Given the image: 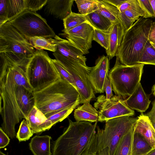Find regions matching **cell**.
<instances>
[{
	"mask_svg": "<svg viewBox=\"0 0 155 155\" xmlns=\"http://www.w3.org/2000/svg\"><path fill=\"white\" fill-rule=\"evenodd\" d=\"M134 132L142 135L151 147L155 148V129L148 117L143 113L138 117Z\"/></svg>",
	"mask_w": 155,
	"mask_h": 155,
	"instance_id": "obj_17",
	"label": "cell"
},
{
	"mask_svg": "<svg viewBox=\"0 0 155 155\" xmlns=\"http://www.w3.org/2000/svg\"><path fill=\"white\" fill-rule=\"evenodd\" d=\"M150 95L145 92L140 83L133 93L124 101L129 108L142 113L149 107L151 102Z\"/></svg>",
	"mask_w": 155,
	"mask_h": 155,
	"instance_id": "obj_15",
	"label": "cell"
},
{
	"mask_svg": "<svg viewBox=\"0 0 155 155\" xmlns=\"http://www.w3.org/2000/svg\"><path fill=\"white\" fill-rule=\"evenodd\" d=\"M81 155H95L94 154L89 151L88 148Z\"/></svg>",
	"mask_w": 155,
	"mask_h": 155,
	"instance_id": "obj_44",
	"label": "cell"
},
{
	"mask_svg": "<svg viewBox=\"0 0 155 155\" xmlns=\"http://www.w3.org/2000/svg\"><path fill=\"white\" fill-rule=\"evenodd\" d=\"M6 8L8 22L27 10L26 0H6Z\"/></svg>",
	"mask_w": 155,
	"mask_h": 155,
	"instance_id": "obj_24",
	"label": "cell"
},
{
	"mask_svg": "<svg viewBox=\"0 0 155 155\" xmlns=\"http://www.w3.org/2000/svg\"><path fill=\"white\" fill-rule=\"evenodd\" d=\"M126 31L124 24L120 21L113 24L109 32V47L108 50H106L109 60L116 56Z\"/></svg>",
	"mask_w": 155,
	"mask_h": 155,
	"instance_id": "obj_16",
	"label": "cell"
},
{
	"mask_svg": "<svg viewBox=\"0 0 155 155\" xmlns=\"http://www.w3.org/2000/svg\"><path fill=\"white\" fill-rule=\"evenodd\" d=\"M150 42L153 48L155 49V43H153L151 42Z\"/></svg>",
	"mask_w": 155,
	"mask_h": 155,
	"instance_id": "obj_48",
	"label": "cell"
},
{
	"mask_svg": "<svg viewBox=\"0 0 155 155\" xmlns=\"http://www.w3.org/2000/svg\"><path fill=\"white\" fill-rule=\"evenodd\" d=\"M119 19L124 24L126 31L130 28L134 24L125 14L124 12L120 13Z\"/></svg>",
	"mask_w": 155,
	"mask_h": 155,
	"instance_id": "obj_39",
	"label": "cell"
},
{
	"mask_svg": "<svg viewBox=\"0 0 155 155\" xmlns=\"http://www.w3.org/2000/svg\"><path fill=\"white\" fill-rule=\"evenodd\" d=\"M153 21L140 17L125 32L116 55L122 64H139L148 37Z\"/></svg>",
	"mask_w": 155,
	"mask_h": 155,
	"instance_id": "obj_6",
	"label": "cell"
},
{
	"mask_svg": "<svg viewBox=\"0 0 155 155\" xmlns=\"http://www.w3.org/2000/svg\"><path fill=\"white\" fill-rule=\"evenodd\" d=\"M147 155H155V148L153 149Z\"/></svg>",
	"mask_w": 155,
	"mask_h": 155,
	"instance_id": "obj_46",
	"label": "cell"
},
{
	"mask_svg": "<svg viewBox=\"0 0 155 155\" xmlns=\"http://www.w3.org/2000/svg\"><path fill=\"white\" fill-rule=\"evenodd\" d=\"M109 68V58L104 55L99 57L96 60L95 65L91 67L89 79L94 92H104V84L108 78Z\"/></svg>",
	"mask_w": 155,
	"mask_h": 155,
	"instance_id": "obj_13",
	"label": "cell"
},
{
	"mask_svg": "<svg viewBox=\"0 0 155 155\" xmlns=\"http://www.w3.org/2000/svg\"><path fill=\"white\" fill-rule=\"evenodd\" d=\"M97 4L98 12L113 24L120 21V12L118 8L103 0H97Z\"/></svg>",
	"mask_w": 155,
	"mask_h": 155,
	"instance_id": "obj_23",
	"label": "cell"
},
{
	"mask_svg": "<svg viewBox=\"0 0 155 155\" xmlns=\"http://www.w3.org/2000/svg\"><path fill=\"white\" fill-rule=\"evenodd\" d=\"M153 149L142 135L134 133L131 155H147Z\"/></svg>",
	"mask_w": 155,
	"mask_h": 155,
	"instance_id": "obj_22",
	"label": "cell"
},
{
	"mask_svg": "<svg viewBox=\"0 0 155 155\" xmlns=\"http://www.w3.org/2000/svg\"><path fill=\"white\" fill-rule=\"evenodd\" d=\"M123 12L134 23L135 21H137L140 17V16L136 13L129 10H126Z\"/></svg>",
	"mask_w": 155,
	"mask_h": 155,
	"instance_id": "obj_41",
	"label": "cell"
},
{
	"mask_svg": "<svg viewBox=\"0 0 155 155\" xmlns=\"http://www.w3.org/2000/svg\"><path fill=\"white\" fill-rule=\"evenodd\" d=\"M120 13L129 10L134 12L144 18H150L139 0H126L118 8Z\"/></svg>",
	"mask_w": 155,
	"mask_h": 155,
	"instance_id": "obj_25",
	"label": "cell"
},
{
	"mask_svg": "<svg viewBox=\"0 0 155 155\" xmlns=\"http://www.w3.org/2000/svg\"><path fill=\"white\" fill-rule=\"evenodd\" d=\"M137 119L122 116L106 121L103 129L97 126L89 146L90 150L96 155H114L122 137L134 127Z\"/></svg>",
	"mask_w": 155,
	"mask_h": 155,
	"instance_id": "obj_4",
	"label": "cell"
},
{
	"mask_svg": "<svg viewBox=\"0 0 155 155\" xmlns=\"http://www.w3.org/2000/svg\"><path fill=\"white\" fill-rule=\"evenodd\" d=\"M36 50L28 40L7 22L0 26V56L6 62L17 65L25 71Z\"/></svg>",
	"mask_w": 155,
	"mask_h": 155,
	"instance_id": "obj_5",
	"label": "cell"
},
{
	"mask_svg": "<svg viewBox=\"0 0 155 155\" xmlns=\"http://www.w3.org/2000/svg\"><path fill=\"white\" fill-rule=\"evenodd\" d=\"M79 104H74L48 117L47 118L48 122L52 127L57 123L62 121L67 117Z\"/></svg>",
	"mask_w": 155,
	"mask_h": 155,
	"instance_id": "obj_31",
	"label": "cell"
},
{
	"mask_svg": "<svg viewBox=\"0 0 155 155\" xmlns=\"http://www.w3.org/2000/svg\"><path fill=\"white\" fill-rule=\"evenodd\" d=\"M28 40L31 45L37 50H46L53 52L56 51V46L54 38L35 37L30 38Z\"/></svg>",
	"mask_w": 155,
	"mask_h": 155,
	"instance_id": "obj_27",
	"label": "cell"
},
{
	"mask_svg": "<svg viewBox=\"0 0 155 155\" xmlns=\"http://www.w3.org/2000/svg\"><path fill=\"white\" fill-rule=\"evenodd\" d=\"M51 137L48 135H36L31 139L29 148L34 155H52L50 147Z\"/></svg>",
	"mask_w": 155,
	"mask_h": 155,
	"instance_id": "obj_19",
	"label": "cell"
},
{
	"mask_svg": "<svg viewBox=\"0 0 155 155\" xmlns=\"http://www.w3.org/2000/svg\"><path fill=\"white\" fill-rule=\"evenodd\" d=\"M48 0H26L27 10L36 12L46 5Z\"/></svg>",
	"mask_w": 155,
	"mask_h": 155,
	"instance_id": "obj_35",
	"label": "cell"
},
{
	"mask_svg": "<svg viewBox=\"0 0 155 155\" xmlns=\"http://www.w3.org/2000/svg\"><path fill=\"white\" fill-rule=\"evenodd\" d=\"M118 8L126 0H103Z\"/></svg>",
	"mask_w": 155,
	"mask_h": 155,
	"instance_id": "obj_43",
	"label": "cell"
},
{
	"mask_svg": "<svg viewBox=\"0 0 155 155\" xmlns=\"http://www.w3.org/2000/svg\"><path fill=\"white\" fill-rule=\"evenodd\" d=\"M134 127L122 137L114 155H131V145Z\"/></svg>",
	"mask_w": 155,
	"mask_h": 155,
	"instance_id": "obj_26",
	"label": "cell"
},
{
	"mask_svg": "<svg viewBox=\"0 0 155 155\" xmlns=\"http://www.w3.org/2000/svg\"><path fill=\"white\" fill-rule=\"evenodd\" d=\"M152 91L153 94L155 96V84L153 87Z\"/></svg>",
	"mask_w": 155,
	"mask_h": 155,
	"instance_id": "obj_47",
	"label": "cell"
},
{
	"mask_svg": "<svg viewBox=\"0 0 155 155\" xmlns=\"http://www.w3.org/2000/svg\"><path fill=\"white\" fill-rule=\"evenodd\" d=\"M94 107L98 112V121L101 122L122 116H132L134 114V111L127 106L124 100L116 95L109 99L104 95L99 96Z\"/></svg>",
	"mask_w": 155,
	"mask_h": 155,
	"instance_id": "obj_10",
	"label": "cell"
},
{
	"mask_svg": "<svg viewBox=\"0 0 155 155\" xmlns=\"http://www.w3.org/2000/svg\"><path fill=\"white\" fill-rule=\"evenodd\" d=\"M0 155H7L5 154H4V153H3L1 151H0Z\"/></svg>",
	"mask_w": 155,
	"mask_h": 155,
	"instance_id": "obj_49",
	"label": "cell"
},
{
	"mask_svg": "<svg viewBox=\"0 0 155 155\" xmlns=\"http://www.w3.org/2000/svg\"><path fill=\"white\" fill-rule=\"evenodd\" d=\"M148 40L155 43V21L152 22Z\"/></svg>",
	"mask_w": 155,
	"mask_h": 155,
	"instance_id": "obj_42",
	"label": "cell"
},
{
	"mask_svg": "<svg viewBox=\"0 0 155 155\" xmlns=\"http://www.w3.org/2000/svg\"><path fill=\"white\" fill-rule=\"evenodd\" d=\"M47 120L45 116L35 106L26 120L33 134L39 133L49 129Z\"/></svg>",
	"mask_w": 155,
	"mask_h": 155,
	"instance_id": "obj_18",
	"label": "cell"
},
{
	"mask_svg": "<svg viewBox=\"0 0 155 155\" xmlns=\"http://www.w3.org/2000/svg\"><path fill=\"white\" fill-rule=\"evenodd\" d=\"M68 127L53 143L52 155H81L96 131L97 121H75L68 118Z\"/></svg>",
	"mask_w": 155,
	"mask_h": 155,
	"instance_id": "obj_3",
	"label": "cell"
},
{
	"mask_svg": "<svg viewBox=\"0 0 155 155\" xmlns=\"http://www.w3.org/2000/svg\"><path fill=\"white\" fill-rule=\"evenodd\" d=\"M25 72L33 92L43 90L60 79L52 59L42 50H36L26 65Z\"/></svg>",
	"mask_w": 155,
	"mask_h": 155,
	"instance_id": "obj_7",
	"label": "cell"
},
{
	"mask_svg": "<svg viewBox=\"0 0 155 155\" xmlns=\"http://www.w3.org/2000/svg\"><path fill=\"white\" fill-rule=\"evenodd\" d=\"M74 116L76 121L92 123L98 121V114L97 110L90 103H86L74 110Z\"/></svg>",
	"mask_w": 155,
	"mask_h": 155,
	"instance_id": "obj_20",
	"label": "cell"
},
{
	"mask_svg": "<svg viewBox=\"0 0 155 155\" xmlns=\"http://www.w3.org/2000/svg\"><path fill=\"white\" fill-rule=\"evenodd\" d=\"M63 21L65 30L71 29L87 21L86 15L73 12Z\"/></svg>",
	"mask_w": 155,
	"mask_h": 155,
	"instance_id": "obj_28",
	"label": "cell"
},
{
	"mask_svg": "<svg viewBox=\"0 0 155 155\" xmlns=\"http://www.w3.org/2000/svg\"><path fill=\"white\" fill-rule=\"evenodd\" d=\"M59 35L65 37L75 47L85 54L89 53L93 40L94 28L87 21Z\"/></svg>",
	"mask_w": 155,
	"mask_h": 155,
	"instance_id": "obj_12",
	"label": "cell"
},
{
	"mask_svg": "<svg viewBox=\"0 0 155 155\" xmlns=\"http://www.w3.org/2000/svg\"><path fill=\"white\" fill-rule=\"evenodd\" d=\"M8 22L28 40L35 37L53 38L56 35L46 20L36 12L26 10Z\"/></svg>",
	"mask_w": 155,
	"mask_h": 155,
	"instance_id": "obj_9",
	"label": "cell"
},
{
	"mask_svg": "<svg viewBox=\"0 0 155 155\" xmlns=\"http://www.w3.org/2000/svg\"><path fill=\"white\" fill-rule=\"evenodd\" d=\"M93 40L107 50L108 49L109 45V33L94 29Z\"/></svg>",
	"mask_w": 155,
	"mask_h": 155,
	"instance_id": "obj_34",
	"label": "cell"
},
{
	"mask_svg": "<svg viewBox=\"0 0 155 155\" xmlns=\"http://www.w3.org/2000/svg\"><path fill=\"white\" fill-rule=\"evenodd\" d=\"M56 49L53 54L65 69L76 66L86 65L87 58L84 53L68 40L56 35L54 38Z\"/></svg>",
	"mask_w": 155,
	"mask_h": 155,
	"instance_id": "obj_11",
	"label": "cell"
},
{
	"mask_svg": "<svg viewBox=\"0 0 155 155\" xmlns=\"http://www.w3.org/2000/svg\"><path fill=\"white\" fill-rule=\"evenodd\" d=\"M80 14L86 15L97 10V0H75Z\"/></svg>",
	"mask_w": 155,
	"mask_h": 155,
	"instance_id": "obj_30",
	"label": "cell"
},
{
	"mask_svg": "<svg viewBox=\"0 0 155 155\" xmlns=\"http://www.w3.org/2000/svg\"><path fill=\"white\" fill-rule=\"evenodd\" d=\"M104 90L106 93L107 99H110L113 96L111 83L108 78L106 79L104 83Z\"/></svg>",
	"mask_w": 155,
	"mask_h": 155,
	"instance_id": "obj_37",
	"label": "cell"
},
{
	"mask_svg": "<svg viewBox=\"0 0 155 155\" xmlns=\"http://www.w3.org/2000/svg\"><path fill=\"white\" fill-rule=\"evenodd\" d=\"M87 21L95 29L109 32L113 23L96 10L86 15Z\"/></svg>",
	"mask_w": 155,
	"mask_h": 155,
	"instance_id": "obj_21",
	"label": "cell"
},
{
	"mask_svg": "<svg viewBox=\"0 0 155 155\" xmlns=\"http://www.w3.org/2000/svg\"><path fill=\"white\" fill-rule=\"evenodd\" d=\"M35 106L47 118L76 104H80L77 90L60 79L43 90L33 92Z\"/></svg>",
	"mask_w": 155,
	"mask_h": 155,
	"instance_id": "obj_2",
	"label": "cell"
},
{
	"mask_svg": "<svg viewBox=\"0 0 155 155\" xmlns=\"http://www.w3.org/2000/svg\"><path fill=\"white\" fill-rule=\"evenodd\" d=\"M138 63L155 65V49L148 40L145 46L143 53Z\"/></svg>",
	"mask_w": 155,
	"mask_h": 155,
	"instance_id": "obj_29",
	"label": "cell"
},
{
	"mask_svg": "<svg viewBox=\"0 0 155 155\" xmlns=\"http://www.w3.org/2000/svg\"></svg>",
	"mask_w": 155,
	"mask_h": 155,
	"instance_id": "obj_50",
	"label": "cell"
},
{
	"mask_svg": "<svg viewBox=\"0 0 155 155\" xmlns=\"http://www.w3.org/2000/svg\"><path fill=\"white\" fill-rule=\"evenodd\" d=\"M1 127L12 139L16 136L15 125L27 119L35 106L33 92L25 70L15 64L5 63L0 70Z\"/></svg>",
	"mask_w": 155,
	"mask_h": 155,
	"instance_id": "obj_1",
	"label": "cell"
},
{
	"mask_svg": "<svg viewBox=\"0 0 155 155\" xmlns=\"http://www.w3.org/2000/svg\"><path fill=\"white\" fill-rule=\"evenodd\" d=\"M152 108L147 114L149 120L155 129V99L152 103Z\"/></svg>",
	"mask_w": 155,
	"mask_h": 155,
	"instance_id": "obj_40",
	"label": "cell"
},
{
	"mask_svg": "<svg viewBox=\"0 0 155 155\" xmlns=\"http://www.w3.org/2000/svg\"><path fill=\"white\" fill-rule=\"evenodd\" d=\"M73 0H48L45 12L57 18L63 20L72 12Z\"/></svg>",
	"mask_w": 155,
	"mask_h": 155,
	"instance_id": "obj_14",
	"label": "cell"
},
{
	"mask_svg": "<svg viewBox=\"0 0 155 155\" xmlns=\"http://www.w3.org/2000/svg\"><path fill=\"white\" fill-rule=\"evenodd\" d=\"M52 62L60 76V79L70 84L77 89L74 81L70 74L56 59H52Z\"/></svg>",
	"mask_w": 155,
	"mask_h": 155,
	"instance_id": "obj_33",
	"label": "cell"
},
{
	"mask_svg": "<svg viewBox=\"0 0 155 155\" xmlns=\"http://www.w3.org/2000/svg\"><path fill=\"white\" fill-rule=\"evenodd\" d=\"M10 139L8 135L0 128V148H4L9 143Z\"/></svg>",
	"mask_w": 155,
	"mask_h": 155,
	"instance_id": "obj_36",
	"label": "cell"
},
{
	"mask_svg": "<svg viewBox=\"0 0 155 155\" xmlns=\"http://www.w3.org/2000/svg\"><path fill=\"white\" fill-rule=\"evenodd\" d=\"M150 1L154 13V17L155 18V0H150Z\"/></svg>",
	"mask_w": 155,
	"mask_h": 155,
	"instance_id": "obj_45",
	"label": "cell"
},
{
	"mask_svg": "<svg viewBox=\"0 0 155 155\" xmlns=\"http://www.w3.org/2000/svg\"><path fill=\"white\" fill-rule=\"evenodd\" d=\"M33 135L30 127L25 119H23L20 125L16 137L19 142L28 140Z\"/></svg>",
	"mask_w": 155,
	"mask_h": 155,
	"instance_id": "obj_32",
	"label": "cell"
},
{
	"mask_svg": "<svg viewBox=\"0 0 155 155\" xmlns=\"http://www.w3.org/2000/svg\"><path fill=\"white\" fill-rule=\"evenodd\" d=\"M139 1L150 17H154V13L150 0Z\"/></svg>",
	"mask_w": 155,
	"mask_h": 155,
	"instance_id": "obj_38",
	"label": "cell"
},
{
	"mask_svg": "<svg viewBox=\"0 0 155 155\" xmlns=\"http://www.w3.org/2000/svg\"><path fill=\"white\" fill-rule=\"evenodd\" d=\"M144 65L126 66L116 58L108 76L116 95L126 99L133 93L140 83Z\"/></svg>",
	"mask_w": 155,
	"mask_h": 155,
	"instance_id": "obj_8",
	"label": "cell"
}]
</instances>
